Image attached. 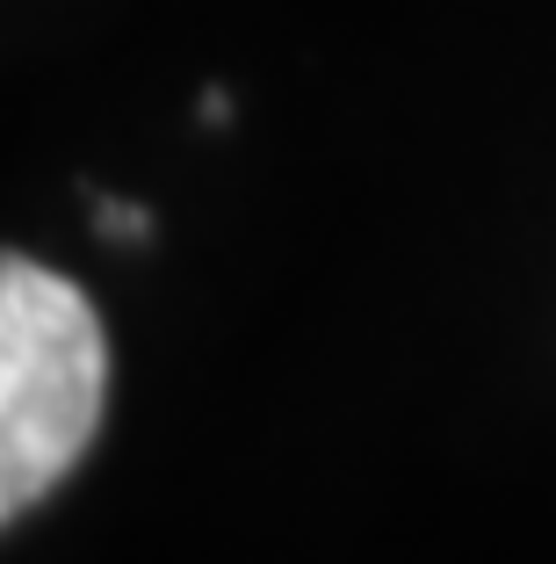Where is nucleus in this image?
Returning <instances> with one entry per match:
<instances>
[{
    "instance_id": "1",
    "label": "nucleus",
    "mask_w": 556,
    "mask_h": 564,
    "mask_svg": "<svg viewBox=\"0 0 556 564\" xmlns=\"http://www.w3.org/2000/svg\"><path fill=\"white\" fill-rule=\"evenodd\" d=\"M109 405V333L80 282L0 253V521L87 456Z\"/></svg>"
},
{
    "instance_id": "2",
    "label": "nucleus",
    "mask_w": 556,
    "mask_h": 564,
    "mask_svg": "<svg viewBox=\"0 0 556 564\" xmlns=\"http://www.w3.org/2000/svg\"><path fill=\"white\" fill-rule=\"evenodd\" d=\"M101 225L123 232V239H138V232H145V210H138V203H101Z\"/></svg>"
}]
</instances>
